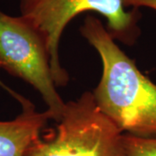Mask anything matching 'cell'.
Listing matches in <instances>:
<instances>
[{"mask_svg": "<svg viewBox=\"0 0 156 156\" xmlns=\"http://www.w3.org/2000/svg\"><path fill=\"white\" fill-rule=\"evenodd\" d=\"M80 32L101 61L100 82L92 92L101 111L123 134L156 138V84L119 47L98 17L87 16Z\"/></svg>", "mask_w": 156, "mask_h": 156, "instance_id": "6da1fadb", "label": "cell"}, {"mask_svg": "<svg viewBox=\"0 0 156 156\" xmlns=\"http://www.w3.org/2000/svg\"><path fill=\"white\" fill-rule=\"evenodd\" d=\"M123 136L86 91L66 103L55 130L37 140L27 156H125Z\"/></svg>", "mask_w": 156, "mask_h": 156, "instance_id": "3957f363", "label": "cell"}, {"mask_svg": "<svg viewBox=\"0 0 156 156\" xmlns=\"http://www.w3.org/2000/svg\"><path fill=\"white\" fill-rule=\"evenodd\" d=\"M21 113L10 121H0V156H27L29 148L41 137L52 115L40 112L31 101L20 96Z\"/></svg>", "mask_w": 156, "mask_h": 156, "instance_id": "5b68a950", "label": "cell"}, {"mask_svg": "<svg viewBox=\"0 0 156 156\" xmlns=\"http://www.w3.org/2000/svg\"><path fill=\"white\" fill-rule=\"evenodd\" d=\"M0 67L22 79L42 96L52 119L57 122L66 102L57 92L44 38L20 15L0 9Z\"/></svg>", "mask_w": 156, "mask_h": 156, "instance_id": "277c9868", "label": "cell"}, {"mask_svg": "<svg viewBox=\"0 0 156 156\" xmlns=\"http://www.w3.org/2000/svg\"><path fill=\"white\" fill-rule=\"evenodd\" d=\"M126 8L139 9L140 7H147L156 11V0H122Z\"/></svg>", "mask_w": 156, "mask_h": 156, "instance_id": "52a82bcc", "label": "cell"}, {"mask_svg": "<svg viewBox=\"0 0 156 156\" xmlns=\"http://www.w3.org/2000/svg\"><path fill=\"white\" fill-rule=\"evenodd\" d=\"M123 144L125 156H156V138L124 134Z\"/></svg>", "mask_w": 156, "mask_h": 156, "instance_id": "8992f818", "label": "cell"}, {"mask_svg": "<svg viewBox=\"0 0 156 156\" xmlns=\"http://www.w3.org/2000/svg\"><path fill=\"white\" fill-rule=\"evenodd\" d=\"M18 4L20 16L44 38L56 87L69 83L59 58V45L64 30L75 17L89 11L100 14L105 17L112 37L127 45L134 44L140 34L139 9L127 10L122 0H18Z\"/></svg>", "mask_w": 156, "mask_h": 156, "instance_id": "7a4b0ae2", "label": "cell"}, {"mask_svg": "<svg viewBox=\"0 0 156 156\" xmlns=\"http://www.w3.org/2000/svg\"><path fill=\"white\" fill-rule=\"evenodd\" d=\"M0 69H1V67H0ZM0 86H1V87H2L3 89H5L6 91H8V92H9V93H10V94H11V95H12V96H13V97H14L15 99H17V97H18L19 94H17V92H15L14 90H12V89H11L10 88H8V87L6 86L5 84L3 83H2L1 81H0Z\"/></svg>", "mask_w": 156, "mask_h": 156, "instance_id": "ba28073f", "label": "cell"}]
</instances>
